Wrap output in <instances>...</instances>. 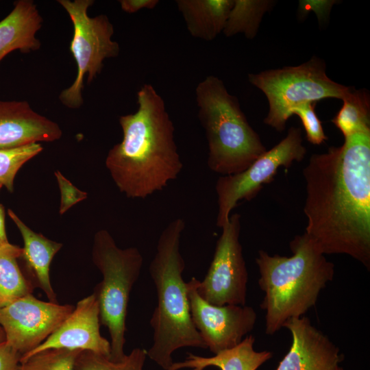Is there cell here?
Wrapping results in <instances>:
<instances>
[{
	"label": "cell",
	"mask_w": 370,
	"mask_h": 370,
	"mask_svg": "<svg viewBox=\"0 0 370 370\" xmlns=\"http://www.w3.org/2000/svg\"><path fill=\"white\" fill-rule=\"evenodd\" d=\"M137 103L136 112L119 117L123 138L109 150L105 163L120 192L145 199L175 180L183 163L173 123L151 84L139 89Z\"/></svg>",
	"instance_id": "obj_2"
},
{
	"label": "cell",
	"mask_w": 370,
	"mask_h": 370,
	"mask_svg": "<svg viewBox=\"0 0 370 370\" xmlns=\"http://www.w3.org/2000/svg\"><path fill=\"white\" fill-rule=\"evenodd\" d=\"M92 260L103 276L92 293L98 301L100 323L110 334V359L119 361L125 356L128 303L141 272L143 257L135 247H119L108 231L100 230L94 236Z\"/></svg>",
	"instance_id": "obj_6"
},
{
	"label": "cell",
	"mask_w": 370,
	"mask_h": 370,
	"mask_svg": "<svg viewBox=\"0 0 370 370\" xmlns=\"http://www.w3.org/2000/svg\"><path fill=\"white\" fill-rule=\"evenodd\" d=\"M79 349L52 348L21 360V370H74Z\"/></svg>",
	"instance_id": "obj_24"
},
{
	"label": "cell",
	"mask_w": 370,
	"mask_h": 370,
	"mask_svg": "<svg viewBox=\"0 0 370 370\" xmlns=\"http://www.w3.org/2000/svg\"><path fill=\"white\" fill-rule=\"evenodd\" d=\"M100 325L98 301L92 293L79 300L60 326L36 348L23 355L21 360L52 348L90 351L110 358V342L101 336Z\"/></svg>",
	"instance_id": "obj_13"
},
{
	"label": "cell",
	"mask_w": 370,
	"mask_h": 370,
	"mask_svg": "<svg viewBox=\"0 0 370 370\" xmlns=\"http://www.w3.org/2000/svg\"><path fill=\"white\" fill-rule=\"evenodd\" d=\"M254 341L252 335L247 336L236 346L212 357L188 353L184 360L173 362L169 370H204L208 367H216L221 370H256L272 357V354L269 351L256 352L254 348Z\"/></svg>",
	"instance_id": "obj_18"
},
{
	"label": "cell",
	"mask_w": 370,
	"mask_h": 370,
	"mask_svg": "<svg viewBox=\"0 0 370 370\" xmlns=\"http://www.w3.org/2000/svg\"><path fill=\"white\" fill-rule=\"evenodd\" d=\"M72 305L43 301L32 294L0 308L5 341L21 357L43 343L73 312Z\"/></svg>",
	"instance_id": "obj_11"
},
{
	"label": "cell",
	"mask_w": 370,
	"mask_h": 370,
	"mask_svg": "<svg viewBox=\"0 0 370 370\" xmlns=\"http://www.w3.org/2000/svg\"><path fill=\"white\" fill-rule=\"evenodd\" d=\"M66 11L73 26L69 49L77 65L73 83L63 90L59 99L69 108L76 109L84 103L82 90L84 77L90 84L101 73L103 61L119 56L120 47L113 40L114 27L106 14L90 17L88 8L92 0H58Z\"/></svg>",
	"instance_id": "obj_8"
},
{
	"label": "cell",
	"mask_w": 370,
	"mask_h": 370,
	"mask_svg": "<svg viewBox=\"0 0 370 370\" xmlns=\"http://www.w3.org/2000/svg\"><path fill=\"white\" fill-rule=\"evenodd\" d=\"M42 18L32 0L14 1L12 11L0 21V62L10 53H30L40 48L36 34Z\"/></svg>",
	"instance_id": "obj_17"
},
{
	"label": "cell",
	"mask_w": 370,
	"mask_h": 370,
	"mask_svg": "<svg viewBox=\"0 0 370 370\" xmlns=\"http://www.w3.org/2000/svg\"><path fill=\"white\" fill-rule=\"evenodd\" d=\"M184 228L185 222L181 218L166 225L158 240L149 268L156 287L157 305L149 321L153 344L147 353L164 370L169 369L173 362L172 354L180 348L207 349L193 323L187 284L182 278L185 262L180 252V240Z\"/></svg>",
	"instance_id": "obj_3"
},
{
	"label": "cell",
	"mask_w": 370,
	"mask_h": 370,
	"mask_svg": "<svg viewBox=\"0 0 370 370\" xmlns=\"http://www.w3.org/2000/svg\"><path fill=\"white\" fill-rule=\"evenodd\" d=\"M59 125L35 112L26 101L0 100V149L61 138Z\"/></svg>",
	"instance_id": "obj_15"
},
{
	"label": "cell",
	"mask_w": 370,
	"mask_h": 370,
	"mask_svg": "<svg viewBox=\"0 0 370 370\" xmlns=\"http://www.w3.org/2000/svg\"><path fill=\"white\" fill-rule=\"evenodd\" d=\"M316 102L300 104L291 110V115H297L302 123L307 140L313 145H321L327 140L322 124L314 107Z\"/></svg>",
	"instance_id": "obj_26"
},
{
	"label": "cell",
	"mask_w": 370,
	"mask_h": 370,
	"mask_svg": "<svg viewBox=\"0 0 370 370\" xmlns=\"http://www.w3.org/2000/svg\"><path fill=\"white\" fill-rule=\"evenodd\" d=\"M248 80L268 100L264 123L279 132L284 130L296 106L325 98L343 99L352 88L329 78L324 61L314 56L299 66L249 73Z\"/></svg>",
	"instance_id": "obj_7"
},
{
	"label": "cell",
	"mask_w": 370,
	"mask_h": 370,
	"mask_svg": "<svg viewBox=\"0 0 370 370\" xmlns=\"http://www.w3.org/2000/svg\"><path fill=\"white\" fill-rule=\"evenodd\" d=\"M5 341V334L2 327L0 325V343H2Z\"/></svg>",
	"instance_id": "obj_32"
},
{
	"label": "cell",
	"mask_w": 370,
	"mask_h": 370,
	"mask_svg": "<svg viewBox=\"0 0 370 370\" xmlns=\"http://www.w3.org/2000/svg\"><path fill=\"white\" fill-rule=\"evenodd\" d=\"M338 370H343V369L341 367H339Z\"/></svg>",
	"instance_id": "obj_33"
},
{
	"label": "cell",
	"mask_w": 370,
	"mask_h": 370,
	"mask_svg": "<svg viewBox=\"0 0 370 370\" xmlns=\"http://www.w3.org/2000/svg\"><path fill=\"white\" fill-rule=\"evenodd\" d=\"M3 186L2 184L0 182V189Z\"/></svg>",
	"instance_id": "obj_34"
},
{
	"label": "cell",
	"mask_w": 370,
	"mask_h": 370,
	"mask_svg": "<svg viewBox=\"0 0 370 370\" xmlns=\"http://www.w3.org/2000/svg\"><path fill=\"white\" fill-rule=\"evenodd\" d=\"M336 2L334 0H301L299 1V14L302 18L312 11L321 25L328 21L332 8Z\"/></svg>",
	"instance_id": "obj_28"
},
{
	"label": "cell",
	"mask_w": 370,
	"mask_h": 370,
	"mask_svg": "<svg viewBox=\"0 0 370 370\" xmlns=\"http://www.w3.org/2000/svg\"><path fill=\"white\" fill-rule=\"evenodd\" d=\"M197 279L186 282L193 323L206 347L216 354L239 344L254 328L257 319L248 306H215L205 301L197 291Z\"/></svg>",
	"instance_id": "obj_12"
},
{
	"label": "cell",
	"mask_w": 370,
	"mask_h": 370,
	"mask_svg": "<svg viewBox=\"0 0 370 370\" xmlns=\"http://www.w3.org/2000/svg\"><path fill=\"white\" fill-rule=\"evenodd\" d=\"M195 98L208 141L207 164L211 171L222 176L238 173L267 151L237 97L228 92L221 79L207 76L197 84Z\"/></svg>",
	"instance_id": "obj_5"
},
{
	"label": "cell",
	"mask_w": 370,
	"mask_h": 370,
	"mask_svg": "<svg viewBox=\"0 0 370 370\" xmlns=\"http://www.w3.org/2000/svg\"><path fill=\"white\" fill-rule=\"evenodd\" d=\"M343 106L332 122L347 137L370 132V97L365 89L353 87L343 98Z\"/></svg>",
	"instance_id": "obj_21"
},
{
	"label": "cell",
	"mask_w": 370,
	"mask_h": 370,
	"mask_svg": "<svg viewBox=\"0 0 370 370\" xmlns=\"http://www.w3.org/2000/svg\"><path fill=\"white\" fill-rule=\"evenodd\" d=\"M290 248V257L271 256L260 250L256 259L260 275L258 284L264 293L260 307L266 311L265 332L269 335L288 320L304 316L334 275V264L305 233L296 236Z\"/></svg>",
	"instance_id": "obj_4"
},
{
	"label": "cell",
	"mask_w": 370,
	"mask_h": 370,
	"mask_svg": "<svg viewBox=\"0 0 370 370\" xmlns=\"http://www.w3.org/2000/svg\"><path fill=\"white\" fill-rule=\"evenodd\" d=\"M283 327L291 332L293 341L275 370H338L343 354L308 318L291 319Z\"/></svg>",
	"instance_id": "obj_14"
},
{
	"label": "cell",
	"mask_w": 370,
	"mask_h": 370,
	"mask_svg": "<svg viewBox=\"0 0 370 370\" xmlns=\"http://www.w3.org/2000/svg\"><path fill=\"white\" fill-rule=\"evenodd\" d=\"M221 229L206 275L202 281L197 280V291L215 306H245L248 273L239 242L241 216L230 215Z\"/></svg>",
	"instance_id": "obj_10"
},
{
	"label": "cell",
	"mask_w": 370,
	"mask_h": 370,
	"mask_svg": "<svg viewBox=\"0 0 370 370\" xmlns=\"http://www.w3.org/2000/svg\"><path fill=\"white\" fill-rule=\"evenodd\" d=\"M42 149L39 143L0 149V182L8 191H14V178L21 167Z\"/></svg>",
	"instance_id": "obj_25"
},
{
	"label": "cell",
	"mask_w": 370,
	"mask_h": 370,
	"mask_svg": "<svg viewBox=\"0 0 370 370\" xmlns=\"http://www.w3.org/2000/svg\"><path fill=\"white\" fill-rule=\"evenodd\" d=\"M8 213L23 238L21 258L25 263L26 276L34 288H39L45 293L49 301L58 303L50 281L49 269L54 256L62 248V244L34 232L12 210L8 209Z\"/></svg>",
	"instance_id": "obj_16"
},
{
	"label": "cell",
	"mask_w": 370,
	"mask_h": 370,
	"mask_svg": "<svg viewBox=\"0 0 370 370\" xmlns=\"http://www.w3.org/2000/svg\"><path fill=\"white\" fill-rule=\"evenodd\" d=\"M22 247L9 243L0 247V308L32 294L34 286L18 264Z\"/></svg>",
	"instance_id": "obj_20"
},
{
	"label": "cell",
	"mask_w": 370,
	"mask_h": 370,
	"mask_svg": "<svg viewBox=\"0 0 370 370\" xmlns=\"http://www.w3.org/2000/svg\"><path fill=\"white\" fill-rule=\"evenodd\" d=\"M5 227V210L3 206L0 204V247L8 245Z\"/></svg>",
	"instance_id": "obj_31"
},
{
	"label": "cell",
	"mask_w": 370,
	"mask_h": 370,
	"mask_svg": "<svg viewBox=\"0 0 370 370\" xmlns=\"http://www.w3.org/2000/svg\"><path fill=\"white\" fill-rule=\"evenodd\" d=\"M54 175L61 194L59 213L63 214L73 206L86 199L88 194L74 186L60 171H56Z\"/></svg>",
	"instance_id": "obj_27"
},
{
	"label": "cell",
	"mask_w": 370,
	"mask_h": 370,
	"mask_svg": "<svg viewBox=\"0 0 370 370\" xmlns=\"http://www.w3.org/2000/svg\"><path fill=\"white\" fill-rule=\"evenodd\" d=\"M306 153L301 129L292 127L284 139L259 156L245 170L219 177L215 185L217 226L221 228L228 222L231 211L239 201L251 200L264 184L271 182L280 166L288 168L294 161L302 160Z\"/></svg>",
	"instance_id": "obj_9"
},
{
	"label": "cell",
	"mask_w": 370,
	"mask_h": 370,
	"mask_svg": "<svg viewBox=\"0 0 370 370\" xmlns=\"http://www.w3.org/2000/svg\"><path fill=\"white\" fill-rule=\"evenodd\" d=\"M270 0H233L223 34L230 37L243 33L249 39L254 38L265 12L273 5Z\"/></svg>",
	"instance_id": "obj_22"
},
{
	"label": "cell",
	"mask_w": 370,
	"mask_h": 370,
	"mask_svg": "<svg viewBox=\"0 0 370 370\" xmlns=\"http://www.w3.org/2000/svg\"><path fill=\"white\" fill-rule=\"evenodd\" d=\"M189 34L206 41L223 31L233 0H177Z\"/></svg>",
	"instance_id": "obj_19"
},
{
	"label": "cell",
	"mask_w": 370,
	"mask_h": 370,
	"mask_svg": "<svg viewBox=\"0 0 370 370\" xmlns=\"http://www.w3.org/2000/svg\"><path fill=\"white\" fill-rule=\"evenodd\" d=\"M311 156L303 170L305 234L325 254H347L370 267V132Z\"/></svg>",
	"instance_id": "obj_1"
},
{
	"label": "cell",
	"mask_w": 370,
	"mask_h": 370,
	"mask_svg": "<svg viewBox=\"0 0 370 370\" xmlns=\"http://www.w3.org/2000/svg\"><path fill=\"white\" fill-rule=\"evenodd\" d=\"M121 9L129 14L135 13L143 9H153L159 3L158 0H120Z\"/></svg>",
	"instance_id": "obj_30"
},
{
	"label": "cell",
	"mask_w": 370,
	"mask_h": 370,
	"mask_svg": "<svg viewBox=\"0 0 370 370\" xmlns=\"http://www.w3.org/2000/svg\"><path fill=\"white\" fill-rule=\"evenodd\" d=\"M21 355L6 341L0 343V370H21Z\"/></svg>",
	"instance_id": "obj_29"
},
{
	"label": "cell",
	"mask_w": 370,
	"mask_h": 370,
	"mask_svg": "<svg viewBox=\"0 0 370 370\" xmlns=\"http://www.w3.org/2000/svg\"><path fill=\"white\" fill-rule=\"evenodd\" d=\"M147 357V350L136 347L119 361L90 352L82 351L77 356L74 370H143Z\"/></svg>",
	"instance_id": "obj_23"
}]
</instances>
